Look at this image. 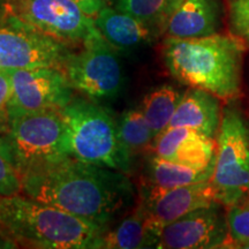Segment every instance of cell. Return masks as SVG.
Wrapping results in <instances>:
<instances>
[{
    "instance_id": "1",
    "label": "cell",
    "mask_w": 249,
    "mask_h": 249,
    "mask_svg": "<svg viewBox=\"0 0 249 249\" xmlns=\"http://www.w3.org/2000/svg\"><path fill=\"white\" fill-rule=\"evenodd\" d=\"M24 195L108 226L135 204L128 174L66 157L21 177Z\"/></svg>"
},
{
    "instance_id": "2",
    "label": "cell",
    "mask_w": 249,
    "mask_h": 249,
    "mask_svg": "<svg viewBox=\"0 0 249 249\" xmlns=\"http://www.w3.org/2000/svg\"><path fill=\"white\" fill-rule=\"evenodd\" d=\"M245 50V43L232 34L197 38L165 37L163 58L178 82L229 101L241 92Z\"/></svg>"
},
{
    "instance_id": "3",
    "label": "cell",
    "mask_w": 249,
    "mask_h": 249,
    "mask_svg": "<svg viewBox=\"0 0 249 249\" xmlns=\"http://www.w3.org/2000/svg\"><path fill=\"white\" fill-rule=\"evenodd\" d=\"M107 230L24 194L0 196V233L21 247L99 248Z\"/></svg>"
},
{
    "instance_id": "4",
    "label": "cell",
    "mask_w": 249,
    "mask_h": 249,
    "mask_svg": "<svg viewBox=\"0 0 249 249\" xmlns=\"http://www.w3.org/2000/svg\"><path fill=\"white\" fill-rule=\"evenodd\" d=\"M67 156L97 166L128 174L133 160L120 139L114 114L101 103L85 96H73L61 110Z\"/></svg>"
},
{
    "instance_id": "5",
    "label": "cell",
    "mask_w": 249,
    "mask_h": 249,
    "mask_svg": "<svg viewBox=\"0 0 249 249\" xmlns=\"http://www.w3.org/2000/svg\"><path fill=\"white\" fill-rule=\"evenodd\" d=\"M0 151L18 176L68 157L61 110H44L9 117L0 134Z\"/></svg>"
},
{
    "instance_id": "6",
    "label": "cell",
    "mask_w": 249,
    "mask_h": 249,
    "mask_svg": "<svg viewBox=\"0 0 249 249\" xmlns=\"http://www.w3.org/2000/svg\"><path fill=\"white\" fill-rule=\"evenodd\" d=\"M210 181L225 208L249 200V126L235 107L223 111Z\"/></svg>"
},
{
    "instance_id": "7",
    "label": "cell",
    "mask_w": 249,
    "mask_h": 249,
    "mask_svg": "<svg viewBox=\"0 0 249 249\" xmlns=\"http://www.w3.org/2000/svg\"><path fill=\"white\" fill-rule=\"evenodd\" d=\"M116 51L99 35L81 46L80 51L71 52L62 67L71 88L101 104L117 99L124 76Z\"/></svg>"
},
{
    "instance_id": "8",
    "label": "cell",
    "mask_w": 249,
    "mask_h": 249,
    "mask_svg": "<svg viewBox=\"0 0 249 249\" xmlns=\"http://www.w3.org/2000/svg\"><path fill=\"white\" fill-rule=\"evenodd\" d=\"M73 45L22 22L7 14L0 18V70L54 67L62 70Z\"/></svg>"
},
{
    "instance_id": "9",
    "label": "cell",
    "mask_w": 249,
    "mask_h": 249,
    "mask_svg": "<svg viewBox=\"0 0 249 249\" xmlns=\"http://www.w3.org/2000/svg\"><path fill=\"white\" fill-rule=\"evenodd\" d=\"M8 14L40 33L73 46H82L101 35L95 18L74 0H7Z\"/></svg>"
},
{
    "instance_id": "10",
    "label": "cell",
    "mask_w": 249,
    "mask_h": 249,
    "mask_svg": "<svg viewBox=\"0 0 249 249\" xmlns=\"http://www.w3.org/2000/svg\"><path fill=\"white\" fill-rule=\"evenodd\" d=\"M11 95L9 117L44 110H62L73 98L74 89L64 71L54 67L8 70Z\"/></svg>"
},
{
    "instance_id": "11",
    "label": "cell",
    "mask_w": 249,
    "mask_h": 249,
    "mask_svg": "<svg viewBox=\"0 0 249 249\" xmlns=\"http://www.w3.org/2000/svg\"><path fill=\"white\" fill-rule=\"evenodd\" d=\"M233 247L226 211L219 202L193 210L161 229L157 248L213 249Z\"/></svg>"
},
{
    "instance_id": "12",
    "label": "cell",
    "mask_w": 249,
    "mask_h": 249,
    "mask_svg": "<svg viewBox=\"0 0 249 249\" xmlns=\"http://www.w3.org/2000/svg\"><path fill=\"white\" fill-rule=\"evenodd\" d=\"M214 202H218L216 191L208 180L177 187L148 198H139L138 205L144 211L151 226L160 232L167 224Z\"/></svg>"
},
{
    "instance_id": "13",
    "label": "cell",
    "mask_w": 249,
    "mask_h": 249,
    "mask_svg": "<svg viewBox=\"0 0 249 249\" xmlns=\"http://www.w3.org/2000/svg\"><path fill=\"white\" fill-rule=\"evenodd\" d=\"M151 151L173 163L205 169L214 163L217 142L188 127H167L155 139Z\"/></svg>"
},
{
    "instance_id": "14",
    "label": "cell",
    "mask_w": 249,
    "mask_h": 249,
    "mask_svg": "<svg viewBox=\"0 0 249 249\" xmlns=\"http://www.w3.org/2000/svg\"><path fill=\"white\" fill-rule=\"evenodd\" d=\"M225 17L223 0H179L167 21L164 35L197 38L219 34Z\"/></svg>"
},
{
    "instance_id": "15",
    "label": "cell",
    "mask_w": 249,
    "mask_h": 249,
    "mask_svg": "<svg viewBox=\"0 0 249 249\" xmlns=\"http://www.w3.org/2000/svg\"><path fill=\"white\" fill-rule=\"evenodd\" d=\"M95 24L108 44L119 51L145 48L160 37L148 24L107 5L95 17Z\"/></svg>"
},
{
    "instance_id": "16",
    "label": "cell",
    "mask_w": 249,
    "mask_h": 249,
    "mask_svg": "<svg viewBox=\"0 0 249 249\" xmlns=\"http://www.w3.org/2000/svg\"><path fill=\"white\" fill-rule=\"evenodd\" d=\"M214 163L205 169H194L163 160L151 154L145 161L140 180L139 198H148L177 187L211 179Z\"/></svg>"
},
{
    "instance_id": "17",
    "label": "cell",
    "mask_w": 249,
    "mask_h": 249,
    "mask_svg": "<svg viewBox=\"0 0 249 249\" xmlns=\"http://www.w3.org/2000/svg\"><path fill=\"white\" fill-rule=\"evenodd\" d=\"M222 116L217 96L202 89L189 88L183 92L169 127H188L214 139L218 135Z\"/></svg>"
},
{
    "instance_id": "18",
    "label": "cell",
    "mask_w": 249,
    "mask_h": 249,
    "mask_svg": "<svg viewBox=\"0 0 249 249\" xmlns=\"http://www.w3.org/2000/svg\"><path fill=\"white\" fill-rule=\"evenodd\" d=\"M160 234V232L149 223L144 211L136 204L132 213L104 233L99 242V249L157 248Z\"/></svg>"
},
{
    "instance_id": "19",
    "label": "cell",
    "mask_w": 249,
    "mask_h": 249,
    "mask_svg": "<svg viewBox=\"0 0 249 249\" xmlns=\"http://www.w3.org/2000/svg\"><path fill=\"white\" fill-rule=\"evenodd\" d=\"M183 92L172 85H161L150 90L143 97L139 107L141 108L155 139L170 126Z\"/></svg>"
},
{
    "instance_id": "20",
    "label": "cell",
    "mask_w": 249,
    "mask_h": 249,
    "mask_svg": "<svg viewBox=\"0 0 249 249\" xmlns=\"http://www.w3.org/2000/svg\"><path fill=\"white\" fill-rule=\"evenodd\" d=\"M119 133L127 154L134 161L147 151H151L155 136L143 116L141 108L132 107L124 111L119 119Z\"/></svg>"
},
{
    "instance_id": "21",
    "label": "cell",
    "mask_w": 249,
    "mask_h": 249,
    "mask_svg": "<svg viewBox=\"0 0 249 249\" xmlns=\"http://www.w3.org/2000/svg\"><path fill=\"white\" fill-rule=\"evenodd\" d=\"M113 7L142 21L160 36L179 0H108Z\"/></svg>"
},
{
    "instance_id": "22",
    "label": "cell",
    "mask_w": 249,
    "mask_h": 249,
    "mask_svg": "<svg viewBox=\"0 0 249 249\" xmlns=\"http://www.w3.org/2000/svg\"><path fill=\"white\" fill-rule=\"evenodd\" d=\"M226 218L233 247L249 249V200L227 207Z\"/></svg>"
},
{
    "instance_id": "23",
    "label": "cell",
    "mask_w": 249,
    "mask_h": 249,
    "mask_svg": "<svg viewBox=\"0 0 249 249\" xmlns=\"http://www.w3.org/2000/svg\"><path fill=\"white\" fill-rule=\"evenodd\" d=\"M226 11L231 34L249 45V0H226Z\"/></svg>"
},
{
    "instance_id": "24",
    "label": "cell",
    "mask_w": 249,
    "mask_h": 249,
    "mask_svg": "<svg viewBox=\"0 0 249 249\" xmlns=\"http://www.w3.org/2000/svg\"><path fill=\"white\" fill-rule=\"evenodd\" d=\"M21 193V177L0 151V196H11Z\"/></svg>"
},
{
    "instance_id": "25",
    "label": "cell",
    "mask_w": 249,
    "mask_h": 249,
    "mask_svg": "<svg viewBox=\"0 0 249 249\" xmlns=\"http://www.w3.org/2000/svg\"><path fill=\"white\" fill-rule=\"evenodd\" d=\"M9 95H11V83H9L8 73L7 71L0 70V134L5 133L8 128Z\"/></svg>"
},
{
    "instance_id": "26",
    "label": "cell",
    "mask_w": 249,
    "mask_h": 249,
    "mask_svg": "<svg viewBox=\"0 0 249 249\" xmlns=\"http://www.w3.org/2000/svg\"><path fill=\"white\" fill-rule=\"evenodd\" d=\"M74 1L82 9L83 13L95 18L96 15L107 6L108 0H74Z\"/></svg>"
},
{
    "instance_id": "27",
    "label": "cell",
    "mask_w": 249,
    "mask_h": 249,
    "mask_svg": "<svg viewBox=\"0 0 249 249\" xmlns=\"http://www.w3.org/2000/svg\"><path fill=\"white\" fill-rule=\"evenodd\" d=\"M8 14V1L7 0H0V18H5Z\"/></svg>"
}]
</instances>
